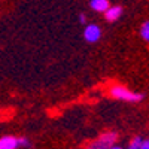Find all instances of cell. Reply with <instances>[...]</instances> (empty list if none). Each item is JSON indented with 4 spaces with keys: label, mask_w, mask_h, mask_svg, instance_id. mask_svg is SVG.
Segmentation results:
<instances>
[{
    "label": "cell",
    "mask_w": 149,
    "mask_h": 149,
    "mask_svg": "<svg viewBox=\"0 0 149 149\" xmlns=\"http://www.w3.org/2000/svg\"><path fill=\"white\" fill-rule=\"evenodd\" d=\"M110 97L116 98V100H122V102H128V103H137V102H142L145 95L140 94V93H133L130 91L128 88L122 85H113L110 88Z\"/></svg>",
    "instance_id": "obj_1"
},
{
    "label": "cell",
    "mask_w": 149,
    "mask_h": 149,
    "mask_svg": "<svg viewBox=\"0 0 149 149\" xmlns=\"http://www.w3.org/2000/svg\"><path fill=\"white\" fill-rule=\"evenodd\" d=\"M116 139H118L116 133H113V131H107V133L102 134L97 140L91 142L88 146H86V149H109L112 145L116 142Z\"/></svg>",
    "instance_id": "obj_2"
},
{
    "label": "cell",
    "mask_w": 149,
    "mask_h": 149,
    "mask_svg": "<svg viewBox=\"0 0 149 149\" xmlns=\"http://www.w3.org/2000/svg\"><path fill=\"white\" fill-rule=\"evenodd\" d=\"M102 33H103L102 27L98 24L88 22V24H85V29H84V39L88 43H97L102 39Z\"/></svg>",
    "instance_id": "obj_3"
},
{
    "label": "cell",
    "mask_w": 149,
    "mask_h": 149,
    "mask_svg": "<svg viewBox=\"0 0 149 149\" xmlns=\"http://www.w3.org/2000/svg\"><path fill=\"white\" fill-rule=\"evenodd\" d=\"M103 14H104L106 21H109V22H115V21H118V19L122 17L124 9H122V6L115 5V6H109V8L103 12Z\"/></svg>",
    "instance_id": "obj_4"
},
{
    "label": "cell",
    "mask_w": 149,
    "mask_h": 149,
    "mask_svg": "<svg viewBox=\"0 0 149 149\" xmlns=\"http://www.w3.org/2000/svg\"><path fill=\"white\" fill-rule=\"evenodd\" d=\"M18 139L14 136H3L0 137V149H17Z\"/></svg>",
    "instance_id": "obj_5"
},
{
    "label": "cell",
    "mask_w": 149,
    "mask_h": 149,
    "mask_svg": "<svg viewBox=\"0 0 149 149\" xmlns=\"http://www.w3.org/2000/svg\"><path fill=\"white\" fill-rule=\"evenodd\" d=\"M109 6H110L109 0H90V8L94 12H98V14H103Z\"/></svg>",
    "instance_id": "obj_6"
},
{
    "label": "cell",
    "mask_w": 149,
    "mask_h": 149,
    "mask_svg": "<svg viewBox=\"0 0 149 149\" xmlns=\"http://www.w3.org/2000/svg\"><path fill=\"white\" fill-rule=\"evenodd\" d=\"M140 37L146 42V43H149V21H145L143 24H142V27H140Z\"/></svg>",
    "instance_id": "obj_7"
},
{
    "label": "cell",
    "mask_w": 149,
    "mask_h": 149,
    "mask_svg": "<svg viewBox=\"0 0 149 149\" xmlns=\"http://www.w3.org/2000/svg\"><path fill=\"white\" fill-rule=\"evenodd\" d=\"M18 148H31V142L27 139V137H18Z\"/></svg>",
    "instance_id": "obj_8"
},
{
    "label": "cell",
    "mask_w": 149,
    "mask_h": 149,
    "mask_svg": "<svg viewBox=\"0 0 149 149\" xmlns=\"http://www.w3.org/2000/svg\"><path fill=\"white\" fill-rule=\"evenodd\" d=\"M140 142H142V137H134L127 149H139L140 148Z\"/></svg>",
    "instance_id": "obj_9"
},
{
    "label": "cell",
    "mask_w": 149,
    "mask_h": 149,
    "mask_svg": "<svg viewBox=\"0 0 149 149\" xmlns=\"http://www.w3.org/2000/svg\"><path fill=\"white\" fill-rule=\"evenodd\" d=\"M78 21H79L81 24H88V19H86V15H85V14H79V15H78Z\"/></svg>",
    "instance_id": "obj_10"
},
{
    "label": "cell",
    "mask_w": 149,
    "mask_h": 149,
    "mask_svg": "<svg viewBox=\"0 0 149 149\" xmlns=\"http://www.w3.org/2000/svg\"><path fill=\"white\" fill-rule=\"evenodd\" d=\"M139 149H149V139H142V142H140V148Z\"/></svg>",
    "instance_id": "obj_11"
},
{
    "label": "cell",
    "mask_w": 149,
    "mask_h": 149,
    "mask_svg": "<svg viewBox=\"0 0 149 149\" xmlns=\"http://www.w3.org/2000/svg\"><path fill=\"white\" fill-rule=\"evenodd\" d=\"M109 149H122V148H121V146H116V145H112Z\"/></svg>",
    "instance_id": "obj_12"
}]
</instances>
